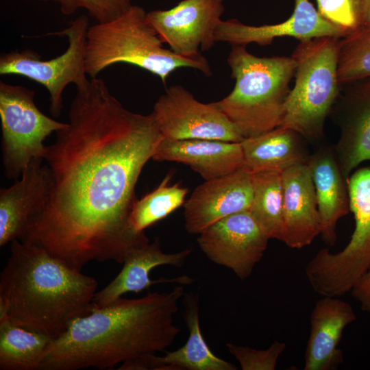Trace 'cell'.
<instances>
[{
  "label": "cell",
  "instance_id": "e0dca14e",
  "mask_svg": "<svg viewBox=\"0 0 370 370\" xmlns=\"http://www.w3.org/2000/svg\"><path fill=\"white\" fill-rule=\"evenodd\" d=\"M191 252L190 249H185L174 254L164 253L158 238L151 243L134 248L126 256L119 273L102 290L97 291L93 298L94 308L106 307L123 294L138 293L157 284H191L195 280L185 275L157 280L149 276L150 271L158 266L182 267Z\"/></svg>",
  "mask_w": 370,
  "mask_h": 370
},
{
  "label": "cell",
  "instance_id": "cb8c5ba5",
  "mask_svg": "<svg viewBox=\"0 0 370 370\" xmlns=\"http://www.w3.org/2000/svg\"><path fill=\"white\" fill-rule=\"evenodd\" d=\"M54 339L0 316V370H38Z\"/></svg>",
  "mask_w": 370,
  "mask_h": 370
},
{
  "label": "cell",
  "instance_id": "5b68a950",
  "mask_svg": "<svg viewBox=\"0 0 370 370\" xmlns=\"http://www.w3.org/2000/svg\"><path fill=\"white\" fill-rule=\"evenodd\" d=\"M119 63L135 65L158 76L165 84L175 70L188 67L205 75H212L209 62L202 55L179 56L163 47V42L150 23L147 12L132 5L117 18L90 25L87 32L85 67L90 78Z\"/></svg>",
  "mask_w": 370,
  "mask_h": 370
},
{
  "label": "cell",
  "instance_id": "8fae6325",
  "mask_svg": "<svg viewBox=\"0 0 370 370\" xmlns=\"http://www.w3.org/2000/svg\"><path fill=\"white\" fill-rule=\"evenodd\" d=\"M269 240L247 210L210 225L199 234L197 243L209 260L245 280L263 257Z\"/></svg>",
  "mask_w": 370,
  "mask_h": 370
},
{
  "label": "cell",
  "instance_id": "1f68e13d",
  "mask_svg": "<svg viewBox=\"0 0 370 370\" xmlns=\"http://www.w3.org/2000/svg\"><path fill=\"white\" fill-rule=\"evenodd\" d=\"M362 25L370 29V0H362Z\"/></svg>",
  "mask_w": 370,
  "mask_h": 370
},
{
  "label": "cell",
  "instance_id": "ac0fdd59",
  "mask_svg": "<svg viewBox=\"0 0 370 370\" xmlns=\"http://www.w3.org/2000/svg\"><path fill=\"white\" fill-rule=\"evenodd\" d=\"M352 306L338 297L322 296L310 316V335L304 354V370H334L343 362L338 347L345 328L355 321Z\"/></svg>",
  "mask_w": 370,
  "mask_h": 370
},
{
  "label": "cell",
  "instance_id": "7c38bea8",
  "mask_svg": "<svg viewBox=\"0 0 370 370\" xmlns=\"http://www.w3.org/2000/svg\"><path fill=\"white\" fill-rule=\"evenodd\" d=\"M224 12L223 0H182L169 10L147 16L163 43L175 53L196 58L216 42L214 34Z\"/></svg>",
  "mask_w": 370,
  "mask_h": 370
},
{
  "label": "cell",
  "instance_id": "5bb4252c",
  "mask_svg": "<svg viewBox=\"0 0 370 370\" xmlns=\"http://www.w3.org/2000/svg\"><path fill=\"white\" fill-rule=\"evenodd\" d=\"M253 172L245 165L198 186L184 204L185 228L199 234L218 221L247 210L253 198Z\"/></svg>",
  "mask_w": 370,
  "mask_h": 370
},
{
  "label": "cell",
  "instance_id": "8992f818",
  "mask_svg": "<svg viewBox=\"0 0 370 370\" xmlns=\"http://www.w3.org/2000/svg\"><path fill=\"white\" fill-rule=\"evenodd\" d=\"M339 39L324 36L300 41L291 55L295 82L286 101L281 126L311 143L323 137L325 119L341 92Z\"/></svg>",
  "mask_w": 370,
  "mask_h": 370
},
{
  "label": "cell",
  "instance_id": "d4e9b609",
  "mask_svg": "<svg viewBox=\"0 0 370 370\" xmlns=\"http://www.w3.org/2000/svg\"><path fill=\"white\" fill-rule=\"evenodd\" d=\"M253 198L249 211L269 239L284 243L282 173H253Z\"/></svg>",
  "mask_w": 370,
  "mask_h": 370
},
{
  "label": "cell",
  "instance_id": "44dd1931",
  "mask_svg": "<svg viewBox=\"0 0 370 370\" xmlns=\"http://www.w3.org/2000/svg\"><path fill=\"white\" fill-rule=\"evenodd\" d=\"M308 164L314 185L321 218L320 236L332 247L336 224L349 212L347 180L344 177L334 146H322L310 155Z\"/></svg>",
  "mask_w": 370,
  "mask_h": 370
},
{
  "label": "cell",
  "instance_id": "30bf717a",
  "mask_svg": "<svg viewBox=\"0 0 370 370\" xmlns=\"http://www.w3.org/2000/svg\"><path fill=\"white\" fill-rule=\"evenodd\" d=\"M152 113L164 138L234 143H241L244 139L212 102L199 101L180 85L168 88L155 103Z\"/></svg>",
  "mask_w": 370,
  "mask_h": 370
},
{
  "label": "cell",
  "instance_id": "7a4b0ae2",
  "mask_svg": "<svg viewBox=\"0 0 370 370\" xmlns=\"http://www.w3.org/2000/svg\"><path fill=\"white\" fill-rule=\"evenodd\" d=\"M184 285L169 292H148L138 299L118 298L73 321L54 339L40 370L112 369L119 363L165 351L180 329L174 323Z\"/></svg>",
  "mask_w": 370,
  "mask_h": 370
},
{
  "label": "cell",
  "instance_id": "f546056e",
  "mask_svg": "<svg viewBox=\"0 0 370 370\" xmlns=\"http://www.w3.org/2000/svg\"><path fill=\"white\" fill-rule=\"evenodd\" d=\"M229 352L238 361L242 370H275L286 345L275 341L266 349H256L227 343Z\"/></svg>",
  "mask_w": 370,
  "mask_h": 370
},
{
  "label": "cell",
  "instance_id": "4316f807",
  "mask_svg": "<svg viewBox=\"0 0 370 370\" xmlns=\"http://www.w3.org/2000/svg\"><path fill=\"white\" fill-rule=\"evenodd\" d=\"M370 77V29L362 27L339 39L338 77L341 85Z\"/></svg>",
  "mask_w": 370,
  "mask_h": 370
},
{
  "label": "cell",
  "instance_id": "4dcf8cb0",
  "mask_svg": "<svg viewBox=\"0 0 370 370\" xmlns=\"http://www.w3.org/2000/svg\"><path fill=\"white\" fill-rule=\"evenodd\" d=\"M349 292L360 309L370 313V266L354 282Z\"/></svg>",
  "mask_w": 370,
  "mask_h": 370
},
{
  "label": "cell",
  "instance_id": "52a82bcc",
  "mask_svg": "<svg viewBox=\"0 0 370 370\" xmlns=\"http://www.w3.org/2000/svg\"><path fill=\"white\" fill-rule=\"evenodd\" d=\"M349 209L355 227L349 243L340 251L320 249L305 268L307 280L321 296L340 297L370 266V166L349 177Z\"/></svg>",
  "mask_w": 370,
  "mask_h": 370
},
{
  "label": "cell",
  "instance_id": "4fadbf2b",
  "mask_svg": "<svg viewBox=\"0 0 370 370\" xmlns=\"http://www.w3.org/2000/svg\"><path fill=\"white\" fill-rule=\"evenodd\" d=\"M340 130L334 146L344 177L370 161V77L341 85L330 112Z\"/></svg>",
  "mask_w": 370,
  "mask_h": 370
},
{
  "label": "cell",
  "instance_id": "ba28073f",
  "mask_svg": "<svg viewBox=\"0 0 370 370\" xmlns=\"http://www.w3.org/2000/svg\"><path fill=\"white\" fill-rule=\"evenodd\" d=\"M34 96L23 86L0 82L2 163L9 180L20 177L32 159H44L45 139L66 125L43 114Z\"/></svg>",
  "mask_w": 370,
  "mask_h": 370
},
{
  "label": "cell",
  "instance_id": "6da1fadb",
  "mask_svg": "<svg viewBox=\"0 0 370 370\" xmlns=\"http://www.w3.org/2000/svg\"><path fill=\"white\" fill-rule=\"evenodd\" d=\"M163 138L152 112L127 110L102 79L90 78L47 146L49 199L21 241L78 270L93 260L123 264L149 243L132 232L128 218L138 177Z\"/></svg>",
  "mask_w": 370,
  "mask_h": 370
},
{
  "label": "cell",
  "instance_id": "484cf974",
  "mask_svg": "<svg viewBox=\"0 0 370 370\" xmlns=\"http://www.w3.org/2000/svg\"><path fill=\"white\" fill-rule=\"evenodd\" d=\"M170 178L167 175L157 188L134 203L128 218L129 227L134 234L145 235V229L184 204L187 188L179 184H171Z\"/></svg>",
  "mask_w": 370,
  "mask_h": 370
},
{
  "label": "cell",
  "instance_id": "9c48e42d",
  "mask_svg": "<svg viewBox=\"0 0 370 370\" xmlns=\"http://www.w3.org/2000/svg\"><path fill=\"white\" fill-rule=\"evenodd\" d=\"M89 19L80 15L69 25L49 35L64 36L68 47L61 55L45 60L36 51L27 49L4 53L0 57V74L25 77L42 85L49 93L51 115L60 116L64 108L63 93L66 87L74 84L76 88L86 86L85 55Z\"/></svg>",
  "mask_w": 370,
  "mask_h": 370
},
{
  "label": "cell",
  "instance_id": "3957f363",
  "mask_svg": "<svg viewBox=\"0 0 370 370\" xmlns=\"http://www.w3.org/2000/svg\"><path fill=\"white\" fill-rule=\"evenodd\" d=\"M97 282L36 245L14 240L0 275V316L53 339L92 310Z\"/></svg>",
  "mask_w": 370,
  "mask_h": 370
},
{
  "label": "cell",
  "instance_id": "603a6c76",
  "mask_svg": "<svg viewBox=\"0 0 370 370\" xmlns=\"http://www.w3.org/2000/svg\"><path fill=\"white\" fill-rule=\"evenodd\" d=\"M183 317L189 332L186 343L163 356H155L158 370H236L233 363L214 355L201 332L199 298L190 292L184 296Z\"/></svg>",
  "mask_w": 370,
  "mask_h": 370
},
{
  "label": "cell",
  "instance_id": "277c9868",
  "mask_svg": "<svg viewBox=\"0 0 370 370\" xmlns=\"http://www.w3.org/2000/svg\"><path fill=\"white\" fill-rule=\"evenodd\" d=\"M227 64L234 87L213 104L244 138L281 126L295 72L292 56L258 57L249 53L246 45H234Z\"/></svg>",
  "mask_w": 370,
  "mask_h": 370
},
{
  "label": "cell",
  "instance_id": "d6986e66",
  "mask_svg": "<svg viewBox=\"0 0 370 370\" xmlns=\"http://www.w3.org/2000/svg\"><path fill=\"white\" fill-rule=\"evenodd\" d=\"M283 212L286 227L284 243L300 249L320 235L321 218L310 167L292 166L282 173Z\"/></svg>",
  "mask_w": 370,
  "mask_h": 370
},
{
  "label": "cell",
  "instance_id": "83f0119b",
  "mask_svg": "<svg viewBox=\"0 0 370 370\" xmlns=\"http://www.w3.org/2000/svg\"><path fill=\"white\" fill-rule=\"evenodd\" d=\"M315 1L320 15L346 36L363 27L362 0Z\"/></svg>",
  "mask_w": 370,
  "mask_h": 370
},
{
  "label": "cell",
  "instance_id": "7402d4cb",
  "mask_svg": "<svg viewBox=\"0 0 370 370\" xmlns=\"http://www.w3.org/2000/svg\"><path fill=\"white\" fill-rule=\"evenodd\" d=\"M305 140L297 132L282 126L241 142L245 165L253 173H283L308 163L310 154Z\"/></svg>",
  "mask_w": 370,
  "mask_h": 370
},
{
  "label": "cell",
  "instance_id": "2e32d148",
  "mask_svg": "<svg viewBox=\"0 0 370 370\" xmlns=\"http://www.w3.org/2000/svg\"><path fill=\"white\" fill-rule=\"evenodd\" d=\"M293 37L300 41L332 36L343 38L341 29L324 19L309 0H295L294 10L284 21L273 25L254 26L236 19L221 21L216 29V42L246 45H267L276 38Z\"/></svg>",
  "mask_w": 370,
  "mask_h": 370
},
{
  "label": "cell",
  "instance_id": "ffe728a7",
  "mask_svg": "<svg viewBox=\"0 0 370 370\" xmlns=\"http://www.w3.org/2000/svg\"><path fill=\"white\" fill-rule=\"evenodd\" d=\"M189 166L206 181L228 175L245 165L241 143L163 138L152 157Z\"/></svg>",
  "mask_w": 370,
  "mask_h": 370
},
{
  "label": "cell",
  "instance_id": "f1b7e54d",
  "mask_svg": "<svg viewBox=\"0 0 370 370\" xmlns=\"http://www.w3.org/2000/svg\"><path fill=\"white\" fill-rule=\"evenodd\" d=\"M53 3L66 16L72 15L79 10H84L97 23L113 20L132 5L134 0H38Z\"/></svg>",
  "mask_w": 370,
  "mask_h": 370
},
{
  "label": "cell",
  "instance_id": "9a60e30c",
  "mask_svg": "<svg viewBox=\"0 0 370 370\" xmlns=\"http://www.w3.org/2000/svg\"><path fill=\"white\" fill-rule=\"evenodd\" d=\"M43 158L31 160L19 180L0 190V246L21 240L48 203L51 177Z\"/></svg>",
  "mask_w": 370,
  "mask_h": 370
}]
</instances>
